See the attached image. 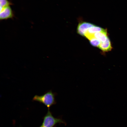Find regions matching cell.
<instances>
[{"label":"cell","instance_id":"obj_1","mask_svg":"<svg viewBox=\"0 0 127 127\" xmlns=\"http://www.w3.org/2000/svg\"><path fill=\"white\" fill-rule=\"evenodd\" d=\"M56 93L52 92L51 90L47 91L41 95H35L32 100L43 103L49 110L50 107L56 103L55 96Z\"/></svg>","mask_w":127,"mask_h":127},{"label":"cell","instance_id":"obj_4","mask_svg":"<svg viewBox=\"0 0 127 127\" xmlns=\"http://www.w3.org/2000/svg\"><path fill=\"white\" fill-rule=\"evenodd\" d=\"M94 26L93 24L86 22L79 23L77 27V32L79 35L84 36L88 29Z\"/></svg>","mask_w":127,"mask_h":127},{"label":"cell","instance_id":"obj_5","mask_svg":"<svg viewBox=\"0 0 127 127\" xmlns=\"http://www.w3.org/2000/svg\"><path fill=\"white\" fill-rule=\"evenodd\" d=\"M98 47L103 52H107L111 51L112 47L109 38L108 37L105 42H101Z\"/></svg>","mask_w":127,"mask_h":127},{"label":"cell","instance_id":"obj_8","mask_svg":"<svg viewBox=\"0 0 127 127\" xmlns=\"http://www.w3.org/2000/svg\"><path fill=\"white\" fill-rule=\"evenodd\" d=\"M90 41L91 44L92 46L98 47L101 42L95 38H92L90 40Z\"/></svg>","mask_w":127,"mask_h":127},{"label":"cell","instance_id":"obj_3","mask_svg":"<svg viewBox=\"0 0 127 127\" xmlns=\"http://www.w3.org/2000/svg\"><path fill=\"white\" fill-rule=\"evenodd\" d=\"M13 14L11 8L9 5L0 7V19L6 20L12 18Z\"/></svg>","mask_w":127,"mask_h":127},{"label":"cell","instance_id":"obj_7","mask_svg":"<svg viewBox=\"0 0 127 127\" xmlns=\"http://www.w3.org/2000/svg\"><path fill=\"white\" fill-rule=\"evenodd\" d=\"M105 30L101 27L94 25L89 28L86 33L93 34L97 32L103 31Z\"/></svg>","mask_w":127,"mask_h":127},{"label":"cell","instance_id":"obj_9","mask_svg":"<svg viewBox=\"0 0 127 127\" xmlns=\"http://www.w3.org/2000/svg\"><path fill=\"white\" fill-rule=\"evenodd\" d=\"M11 3L8 0H0V7L9 5Z\"/></svg>","mask_w":127,"mask_h":127},{"label":"cell","instance_id":"obj_6","mask_svg":"<svg viewBox=\"0 0 127 127\" xmlns=\"http://www.w3.org/2000/svg\"><path fill=\"white\" fill-rule=\"evenodd\" d=\"M94 36L95 38L99 40L101 42H105L108 37L106 29L103 31L96 33L94 34Z\"/></svg>","mask_w":127,"mask_h":127},{"label":"cell","instance_id":"obj_2","mask_svg":"<svg viewBox=\"0 0 127 127\" xmlns=\"http://www.w3.org/2000/svg\"><path fill=\"white\" fill-rule=\"evenodd\" d=\"M58 123L65 124L61 119L54 117L49 110H48L47 113L44 118L42 124L39 127H54Z\"/></svg>","mask_w":127,"mask_h":127}]
</instances>
